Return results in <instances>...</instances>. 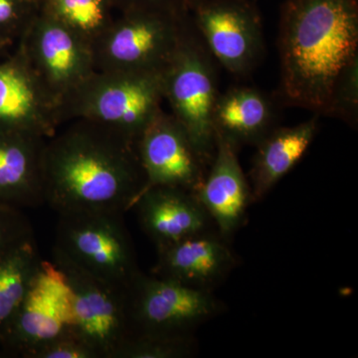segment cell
<instances>
[{"label":"cell","instance_id":"obj_1","mask_svg":"<svg viewBox=\"0 0 358 358\" xmlns=\"http://www.w3.org/2000/svg\"><path fill=\"white\" fill-rule=\"evenodd\" d=\"M64 124L45 143V204L57 214L133 208L145 186L134 143L87 120Z\"/></svg>","mask_w":358,"mask_h":358},{"label":"cell","instance_id":"obj_2","mask_svg":"<svg viewBox=\"0 0 358 358\" xmlns=\"http://www.w3.org/2000/svg\"><path fill=\"white\" fill-rule=\"evenodd\" d=\"M279 52L282 102L326 115L336 80L358 59V0H287Z\"/></svg>","mask_w":358,"mask_h":358},{"label":"cell","instance_id":"obj_3","mask_svg":"<svg viewBox=\"0 0 358 358\" xmlns=\"http://www.w3.org/2000/svg\"><path fill=\"white\" fill-rule=\"evenodd\" d=\"M164 73L96 71L63 105V124L87 120L136 143L162 110Z\"/></svg>","mask_w":358,"mask_h":358},{"label":"cell","instance_id":"obj_4","mask_svg":"<svg viewBox=\"0 0 358 358\" xmlns=\"http://www.w3.org/2000/svg\"><path fill=\"white\" fill-rule=\"evenodd\" d=\"M217 85L213 59L187 22L178 51L164 73V101L206 166L215 155L213 110L220 94Z\"/></svg>","mask_w":358,"mask_h":358},{"label":"cell","instance_id":"obj_5","mask_svg":"<svg viewBox=\"0 0 358 358\" xmlns=\"http://www.w3.org/2000/svg\"><path fill=\"white\" fill-rule=\"evenodd\" d=\"M52 253L122 288L128 289L141 271L121 212L58 214Z\"/></svg>","mask_w":358,"mask_h":358},{"label":"cell","instance_id":"obj_6","mask_svg":"<svg viewBox=\"0 0 358 358\" xmlns=\"http://www.w3.org/2000/svg\"><path fill=\"white\" fill-rule=\"evenodd\" d=\"M186 25L185 13L126 11L94 45L96 70L164 73L178 51Z\"/></svg>","mask_w":358,"mask_h":358},{"label":"cell","instance_id":"obj_7","mask_svg":"<svg viewBox=\"0 0 358 358\" xmlns=\"http://www.w3.org/2000/svg\"><path fill=\"white\" fill-rule=\"evenodd\" d=\"M15 46L60 110L96 71L93 47L42 13H37Z\"/></svg>","mask_w":358,"mask_h":358},{"label":"cell","instance_id":"obj_8","mask_svg":"<svg viewBox=\"0 0 358 358\" xmlns=\"http://www.w3.org/2000/svg\"><path fill=\"white\" fill-rule=\"evenodd\" d=\"M52 258L69 287L73 331L101 358H115L131 334L128 289L99 279L58 254L52 253Z\"/></svg>","mask_w":358,"mask_h":358},{"label":"cell","instance_id":"obj_9","mask_svg":"<svg viewBox=\"0 0 358 358\" xmlns=\"http://www.w3.org/2000/svg\"><path fill=\"white\" fill-rule=\"evenodd\" d=\"M192 26L211 57L231 74L246 76L264 53L262 21L247 0H188Z\"/></svg>","mask_w":358,"mask_h":358},{"label":"cell","instance_id":"obj_10","mask_svg":"<svg viewBox=\"0 0 358 358\" xmlns=\"http://www.w3.org/2000/svg\"><path fill=\"white\" fill-rule=\"evenodd\" d=\"M128 303L131 333L192 334L221 308L210 291L141 271L128 287Z\"/></svg>","mask_w":358,"mask_h":358},{"label":"cell","instance_id":"obj_11","mask_svg":"<svg viewBox=\"0 0 358 358\" xmlns=\"http://www.w3.org/2000/svg\"><path fill=\"white\" fill-rule=\"evenodd\" d=\"M72 327L69 287L60 270L43 261L0 345L6 352L25 358L34 348Z\"/></svg>","mask_w":358,"mask_h":358},{"label":"cell","instance_id":"obj_12","mask_svg":"<svg viewBox=\"0 0 358 358\" xmlns=\"http://www.w3.org/2000/svg\"><path fill=\"white\" fill-rule=\"evenodd\" d=\"M145 189L171 186L194 193L206 174L185 129L171 113L160 110L136 141Z\"/></svg>","mask_w":358,"mask_h":358},{"label":"cell","instance_id":"obj_13","mask_svg":"<svg viewBox=\"0 0 358 358\" xmlns=\"http://www.w3.org/2000/svg\"><path fill=\"white\" fill-rule=\"evenodd\" d=\"M63 126L60 107L17 47L0 59V131L49 138Z\"/></svg>","mask_w":358,"mask_h":358},{"label":"cell","instance_id":"obj_14","mask_svg":"<svg viewBox=\"0 0 358 358\" xmlns=\"http://www.w3.org/2000/svg\"><path fill=\"white\" fill-rule=\"evenodd\" d=\"M237 150L230 141L215 134L210 171L194 192L225 240L243 224L252 201L250 183L240 166Z\"/></svg>","mask_w":358,"mask_h":358},{"label":"cell","instance_id":"obj_15","mask_svg":"<svg viewBox=\"0 0 358 358\" xmlns=\"http://www.w3.org/2000/svg\"><path fill=\"white\" fill-rule=\"evenodd\" d=\"M133 208L157 248L207 232L211 220L194 193L171 186L147 188Z\"/></svg>","mask_w":358,"mask_h":358},{"label":"cell","instance_id":"obj_16","mask_svg":"<svg viewBox=\"0 0 358 358\" xmlns=\"http://www.w3.org/2000/svg\"><path fill=\"white\" fill-rule=\"evenodd\" d=\"M221 238L207 231L157 248L154 275L211 292L235 266V257Z\"/></svg>","mask_w":358,"mask_h":358},{"label":"cell","instance_id":"obj_17","mask_svg":"<svg viewBox=\"0 0 358 358\" xmlns=\"http://www.w3.org/2000/svg\"><path fill=\"white\" fill-rule=\"evenodd\" d=\"M46 141L37 134L0 131V204L21 210L45 204Z\"/></svg>","mask_w":358,"mask_h":358},{"label":"cell","instance_id":"obj_18","mask_svg":"<svg viewBox=\"0 0 358 358\" xmlns=\"http://www.w3.org/2000/svg\"><path fill=\"white\" fill-rule=\"evenodd\" d=\"M317 117L294 127L274 128L257 143L251 179L252 201H259L294 166L310 148L317 131Z\"/></svg>","mask_w":358,"mask_h":358},{"label":"cell","instance_id":"obj_19","mask_svg":"<svg viewBox=\"0 0 358 358\" xmlns=\"http://www.w3.org/2000/svg\"><path fill=\"white\" fill-rule=\"evenodd\" d=\"M274 105L253 87H233L219 94L213 110L214 133L237 148L257 145L275 128Z\"/></svg>","mask_w":358,"mask_h":358},{"label":"cell","instance_id":"obj_20","mask_svg":"<svg viewBox=\"0 0 358 358\" xmlns=\"http://www.w3.org/2000/svg\"><path fill=\"white\" fill-rule=\"evenodd\" d=\"M43 261L34 235L0 256V341L22 305Z\"/></svg>","mask_w":358,"mask_h":358},{"label":"cell","instance_id":"obj_21","mask_svg":"<svg viewBox=\"0 0 358 358\" xmlns=\"http://www.w3.org/2000/svg\"><path fill=\"white\" fill-rule=\"evenodd\" d=\"M108 2L109 0H47L41 13L93 47L115 21L110 17Z\"/></svg>","mask_w":358,"mask_h":358},{"label":"cell","instance_id":"obj_22","mask_svg":"<svg viewBox=\"0 0 358 358\" xmlns=\"http://www.w3.org/2000/svg\"><path fill=\"white\" fill-rule=\"evenodd\" d=\"M194 352L192 334L131 333L115 358H185Z\"/></svg>","mask_w":358,"mask_h":358},{"label":"cell","instance_id":"obj_23","mask_svg":"<svg viewBox=\"0 0 358 358\" xmlns=\"http://www.w3.org/2000/svg\"><path fill=\"white\" fill-rule=\"evenodd\" d=\"M326 115L338 117L350 124L357 122L358 59L352 61L336 80Z\"/></svg>","mask_w":358,"mask_h":358},{"label":"cell","instance_id":"obj_24","mask_svg":"<svg viewBox=\"0 0 358 358\" xmlns=\"http://www.w3.org/2000/svg\"><path fill=\"white\" fill-rule=\"evenodd\" d=\"M33 0H0V40L16 44L37 15Z\"/></svg>","mask_w":358,"mask_h":358},{"label":"cell","instance_id":"obj_25","mask_svg":"<svg viewBox=\"0 0 358 358\" xmlns=\"http://www.w3.org/2000/svg\"><path fill=\"white\" fill-rule=\"evenodd\" d=\"M25 358H101L95 348L70 329L31 350Z\"/></svg>","mask_w":358,"mask_h":358},{"label":"cell","instance_id":"obj_26","mask_svg":"<svg viewBox=\"0 0 358 358\" xmlns=\"http://www.w3.org/2000/svg\"><path fill=\"white\" fill-rule=\"evenodd\" d=\"M33 235L31 224L21 209L0 204V256Z\"/></svg>","mask_w":358,"mask_h":358},{"label":"cell","instance_id":"obj_27","mask_svg":"<svg viewBox=\"0 0 358 358\" xmlns=\"http://www.w3.org/2000/svg\"><path fill=\"white\" fill-rule=\"evenodd\" d=\"M124 10L154 9V10L187 11L188 0H124Z\"/></svg>","mask_w":358,"mask_h":358},{"label":"cell","instance_id":"obj_28","mask_svg":"<svg viewBox=\"0 0 358 358\" xmlns=\"http://www.w3.org/2000/svg\"><path fill=\"white\" fill-rule=\"evenodd\" d=\"M14 47H15V44L0 40V59L8 55L13 50Z\"/></svg>","mask_w":358,"mask_h":358}]
</instances>
